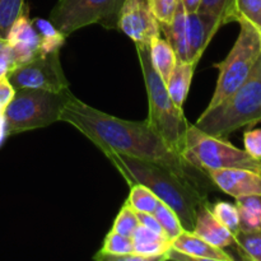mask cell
<instances>
[{"mask_svg":"<svg viewBox=\"0 0 261 261\" xmlns=\"http://www.w3.org/2000/svg\"><path fill=\"white\" fill-rule=\"evenodd\" d=\"M60 121L75 127L94 143L101 152L121 153L162 165L180 177L204 189L203 181L194 173L200 171L189 165L182 155L171 149L147 119L144 121L119 119L84 103L71 94L61 110Z\"/></svg>","mask_w":261,"mask_h":261,"instance_id":"cell-1","label":"cell"},{"mask_svg":"<svg viewBox=\"0 0 261 261\" xmlns=\"http://www.w3.org/2000/svg\"><path fill=\"white\" fill-rule=\"evenodd\" d=\"M105 155L129 185L140 184L147 186L161 201L175 211L185 231H193L196 209L203 201L208 200L205 189L180 177L162 165L116 152H105Z\"/></svg>","mask_w":261,"mask_h":261,"instance_id":"cell-2","label":"cell"},{"mask_svg":"<svg viewBox=\"0 0 261 261\" xmlns=\"http://www.w3.org/2000/svg\"><path fill=\"white\" fill-rule=\"evenodd\" d=\"M261 122V56L249 78L224 101L196 120V127L213 137L226 139L245 126Z\"/></svg>","mask_w":261,"mask_h":261,"instance_id":"cell-3","label":"cell"},{"mask_svg":"<svg viewBox=\"0 0 261 261\" xmlns=\"http://www.w3.org/2000/svg\"><path fill=\"white\" fill-rule=\"evenodd\" d=\"M137 53L149 103V115L147 120L150 126L167 143L168 147L181 155L185 147L186 132L190 124L184 115V110L173 103L165 81L153 68L149 47L137 46Z\"/></svg>","mask_w":261,"mask_h":261,"instance_id":"cell-4","label":"cell"},{"mask_svg":"<svg viewBox=\"0 0 261 261\" xmlns=\"http://www.w3.org/2000/svg\"><path fill=\"white\" fill-rule=\"evenodd\" d=\"M71 94L70 89L63 92L15 89L14 97L3 111L7 135L42 129L60 121L61 110Z\"/></svg>","mask_w":261,"mask_h":261,"instance_id":"cell-5","label":"cell"},{"mask_svg":"<svg viewBox=\"0 0 261 261\" xmlns=\"http://www.w3.org/2000/svg\"><path fill=\"white\" fill-rule=\"evenodd\" d=\"M181 155L189 165L204 173L223 168H244L261 172L260 160L232 145L224 138L206 134L191 124L186 132L185 147Z\"/></svg>","mask_w":261,"mask_h":261,"instance_id":"cell-6","label":"cell"},{"mask_svg":"<svg viewBox=\"0 0 261 261\" xmlns=\"http://www.w3.org/2000/svg\"><path fill=\"white\" fill-rule=\"evenodd\" d=\"M240 33L233 47L223 61L214 64L218 69V81L216 91L206 109L216 107L231 96L251 74L260 59L259 30L246 19H239Z\"/></svg>","mask_w":261,"mask_h":261,"instance_id":"cell-7","label":"cell"},{"mask_svg":"<svg viewBox=\"0 0 261 261\" xmlns=\"http://www.w3.org/2000/svg\"><path fill=\"white\" fill-rule=\"evenodd\" d=\"M125 0H58L50 20L65 36L81 28L101 23L107 28L117 25L120 8Z\"/></svg>","mask_w":261,"mask_h":261,"instance_id":"cell-8","label":"cell"},{"mask_svg":"<svg viewBox=\"0 0 261 261\" xmlns=\"http://www.w3.org/2000/svg\"><path fill=\"white\" fill-rule=\"evenodd\" d=\"M15 89H43L63 92L69 89V82L60 63V51L37 56L28 63L20 64L7 73Z\"/></svg>","mask_w":261,"mask_h":261,"instance_id":"cell-9","label":"cell"},{"mask_svg":"<svg viewBox=\"0 0 261 261\" xmlns=\"http://www.w3.org/2000/svg\"><path fill=\"white\" fill-rule=\"evenodd\" d=\"M117 27L134 41L135 46H149L153 38L161 35L160 23L147 0H125L120 8Z\"/></svg>","mask_w":261,"mask_h":261,"instance_id":"cell-10","label":"cell"},{"mask_svg":"<svg viewBox=\"0 0 261 261\" xmlns=\"http://www.w3.org/2000/svg\"><path fill=\"white\" fill-rule=\"evenodd\" d=\"M212 182L234 199L245 195H261V172L244 168L208 171Z\"/></svg>","mask_w":261,"mask_h":261,"instance_id":"cell-11","label":"cell"},{"mask_svg":"<svg viewBox=\"0 0 261 261\" xmlns=\"http://www.w3.org/2000/svg\"><path fill=\"white\" fill-rule=\"evenodd\" d=\"M5 40L12 48L15 66L40 56V36L28 17V9L15 20Z\"/></svg>","mask_w":261,"mask_h":261,"instance_id":"cell-12","label":"cell"},{"mask_svg":"<svg viewBox=\"0 0 261 261\" xmlns=\"http://www.w3.org/2000/svg\"><path fill=\"white\" fill-rule=\"evenodd\" d=\"M217 20L199 12L186 14V46L188 61L199 63L217 31L221 28Z\"/></svg>","mask_w":261,"mask_h":261,"instance_id":"cell-13","label":"cell"},{"mask_svg":"<svg viewBox=\"0 0 261 261\" xmlns=\"http://www.w3.org/2000/svg\"><path fill=\"white\" fill-rule=\"evenodd\" d=\"M191 232L219 249H226L234 245V233L213 216L208 200L203 201L196 209L195 223Z\"/></svg>","mask_w":261,"mask_h":261,"instance_id":"cell-14","label":"cell"},{"mask_svg":"<svg viewBox=\"0 0 261 261\" xmlns=\"http://www.w3.org/2000/svg\"><path fill=\"white\" fill-rule=\"evenodd\" d=\"M172 247L188 254L194 261H233V256L227 254L224 249L213 246L191 231L181 232L175 240H172Z\"/></svg>","mask_w":261,"mask_h":261,"instance_id":"cell-15","label":"cell"},{"mask_svg":"<svg viewBox=\"0 0 261 261\" xmlns=\"http://www.w3.org/2000/svg\"><path fill=\"white\" fill-rule=\"evenodd\" d=\"M132 240L134 245V252L150 257L152 261L167 260L166 254L172 246V241L165 234L150 231L140 224L133 233Z\"/></svg>","mask_w":261,"mask_h":261,"instance_id":"cell-16","label":"cell"},{"mask_svg":"<svg viewBox=\"0 0 261 261\" xmlns=\"http://www.w3.org/2000/svg\"><path fill=\"white\" fill-rule=\"evenodd\" d=\"M196 65L198 63H194V61L177 60L170 78L166 82V87H167V92L171 99L180 109H182L184 103L188 98Z\"/></svg>","mask_w":261,"mask_h":261,"instance_id":"cell-17","label":"cell"},{"mask_svg":"<svg viewBox=\"0 0 261 261\" xmlns=\"http://www.w3.org/2000/svg\"><path fill=\"white\" fill-rule=\"evenodd\" d=\"M148 47H149V56L153 68L166 83L177 63L175 50L170 42L165 38H161V36L153 38Z\"/></svg>","mask_w":261,"mask_h":261,"instance_id":"cell-18","label":"cell"},{"mask_svg":"<svg viewBox=\"0 0 261 261\" xmlns=\"http://www.w3.org/2000/svg\"><path fill=\"white\" fill-rule=\"evenodd\" d=\"M240 217V231L261 229V195H245L236 198Z\"/></svg>","mask_w":261,"mask_h":261,"instance_id":"cell-19","label":"cell"},{"mask_svg":"<svg viewBox=\"0 0 261 261\" xmlns=\"http://www.w3.org/2000/svg\"><path fill=\"white\" fill-rule=\"evenodd\" d=\"M33 27L40 36V56L60 51L65 42L66 36L55 27L51 20L43 18H36L32 20Z\"/></svg>","mask_w":261,"mask_h":261,"instance_id":"cell-20","label":"cell"},{"mask_svg":"<svg viewBox=\"0 0 261 261\" xmlns=\"http://www.w3.org/2000/svg\"><path fill=\"white\" fill-rule=\"evenodd\" d=\"M234 246L241 259L261 261V229L239 231L234 234Z\"/></svg>","mask_w":261,"mask_h":261,"instance_id":"cell-21","label":"cell"},{"mask_svg":"<svg viewBox=\"0 0 261 261\" xmlns=\"http://www.w3.org/2000/svg\"><path fill=\"white\" fill-rule=\"evenodd\" d=\"M158 203H160V199L147 186L140 185V184L130 185V193L125 204L129 205L134 212L154 213Z\"/></svg>","mask_w":261,"mask_h":261,"instance_id":"cell-22","label":"cell"},{"mask_svg":"<svg viewBox=\"0 0 261 261\" xmlns=\"http://www.w3.org/2000/svg\"><path fill=\"white\" fill-rule=\"evenodd\" d=\"M246 19L261 31V0H233L231 22Z\"/></svg>","mask_w":261,"mask_h":261,"instance_id":"cell-23","label":"cell"},{"mask_svg":"<svg viewBox=\"0 0 261 261\" xmlns=\"http://www.w3.org/2000/svg\"><path fill=\"white\" fill-rule=\"evenodd\" d=\"M157 218V221L160 222L161 227H162L163 232L167 236V239H170L171 241L175 240L181 232H184L182 224H181L180 218H178L177 214L175 213L172 208L165 204L163 201L160 200L157 208H155L154 213H153Z\"/></svg>","mask_w":261,"mask_h":261,"instance_id":"cell-24","label":"cell"},{"mask_svg":"<svg viewBox=\"0 0 261 261\" xmlns=\"http://www.w3.org/2000/svg\"><path fill=\"white\" fill-rule=\"evenodd\" d=\"M25 9L24 0H0V38H7L12 25Z\"/></svg>","mask_w":261,"mask_h":261,"instance_id":"cell-25","label":"cell"},{"mask_svg":"<svg viewBox=\"0 0 261 261\" xmlns=\"http://www.w3.org/2000/svg\"><path fill=\"white\" fill-rule=\"evenodd\" d=\"M233 0H201L198 12L213 18L221 25L231 23V10Z\"/></svg>","mask_w":261,"mask_h":261,"instance_id":"cell-26","label":"cell"},{"mask_svg":"<svg viewBox=\"0 0 261 261\" xmlns=\"http://www.w3.org/2000/svg\"><path fill=\"white\" fill-rule=\"evenodd\" d=\"M209 208L213 216L232 233L236 234L240 231V217L236 205L227 201H217L214 204H209Z\"/></svg>","mask_w":261,"mask_h":261,"instance_id":"cell-27","label":"cell"},{"mask_svg":"<svg viewBox=\"0 0 261 261\" xmlns=\"http://www.w3.org/2000/svg\"><path fill=\"white\" fill-rule=\"evenodd\" d=\"M134 252V245H133L132 237L122 236L116 233L111 229L106 234L103 241V246L99 250L98 254L103 255H124Z\"/></svg>","mask_w":261,"mask_h":261,"instance_id":"cell-28","label":"cell"},{"mask_svg":"<svg viewBox=\"0 0 261 261\" xmlns=\"http://www.w3.org/2000/svg\"><path fill=\"white\" fill-rule=\"evenodd\" d=\"M138 226H139V222H138L137 213L129 205L124 204L122 208L120 209L116 219H115L112 231L122 234V236L132 237Z\"/></svg>","mask_w":261,"mask_h":261,"instance_id":"cell-29","label":"cell"},{"mask_svg":"<svg viewBox=\"0 0 261 261\" xmlns=\"http://www.w3.org/2000/svg\"><path fill=\"white\" fill-rule=\"evenodd\" d=\"M150 12L160 24H168L175 15L180 0H147Z\"/></svg>","mask_w":261,"mask_h":261,"instance_id":"cell-30","label":"cell"},{"mask_svg":"<svg viewBox=\"0 0 261 261\" xmlns=\"http://www.w3.org/2000/svg\"><path fill=\"white\" fill-rule=\"evenodd\" d=\"M245 150L251 157L261 161V129L247 130L244 134Z\"/></svg>","mask_w":261,"mask_h":261,"instance_id":"cell-31","label":"cell"},{"mask_svg":"<svg viewBox=\"0 0 261 261\" xmlns=\"http://www.w3.org/2000/svg\"><path fill=\"white\" fill-rule=\"evenodd\" d=\"M15 68L14 59H13L12 48L7 40L0 38V75L7 74L8 71Z\"/></svg>","mask_w":261,"mask_h":261,"instance_id":"cell-32","label":"cell"},{"mask_svg":"<svg viewBox=\"0 0 261 261\" xmlns=\"http://www.w3.org/2000/svg\"><path fill=\"white\" fill-rule=\"evenodd\" d=\"M15 94V88L8 79L7 74L0 75V107L3 110L8 106Z\"/></svg>","mask_w":261,"mask_h":261,"instance_id":"cell-33","label":"cell"},{"mask_svg":"<svg viewBox=\"0 0 261 261\" xmlns=\"http://www.w3.org/2000/svg\"><path fill=\"white\" fill-rule=\"evenodd\" d=\"M135 213H137V218H138V222H139L140 226L145 227V228L150 229V231L157 232V233H160V234H165V232H163L162 227H161L160 222L157 221V218H155L154 214L143 213V212H135Z\"/></svg>","mask_w":261,"mask_h":261,"instance_id":"cell-34","label":"cell"},{"mask_svg":"<svg viewBox=\"0 0 261 261\" xmlns=\"http://www.w3.org/2000/svg\"><path fill=\"white\" fill-rule=\"evenodd\" d=\"M182 3L184 8L188 13H194V12H198L199 7H200V3L201 0H181Z\"/></svg>","mask_w":261,"mask_h":261,"instance_id":"cell-35","label":"cell"},{"mask_svg":"<svg viewBox=\"0 0 261 261\" xmlns=\"http://www.w3.org/2000/svg\"><path fill=\"white\" fill-rule=\"evenodd\" d=\"M259 33H260V53H261V31H259Z\"/></svg>","mask_w":261,"mask_h":261,"instance_id":"cell-36","label":"cell"}]
</instances>
